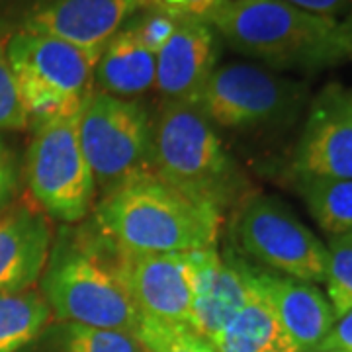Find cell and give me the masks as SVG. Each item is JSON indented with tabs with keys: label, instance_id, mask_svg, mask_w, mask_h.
<instances>
[{
	"label": "cell",
	"instance_id": "1",
	"mask_svg": "<svg viewBox=\"0 0 352 352\" xmlns=\"http://www.w3.org/2000/svg\"><path fill=\"white\" fill-rule=\"evenodd\" d=\"M217 210L153 170L129 176L94 206L98 235L122 252H194L217 247Z\"/></svg>",
	"mask_w": 352,
	"mask_h": 352
},
{
	"label": "cell",
	"instance_id": "2",
	"mask_svg": "<svg viewBox=\"0 0 352 352\" xmlns=\"http://www.w3.org/2000/svg\"><path fill=\"white\" fill-rule=\"evenodd\" d=\"M210 24L231 50L276 73L314 75L344 63L339 20L286 0H233L219 6Z\"/></svg>",
	"mask_w": 352,
	"mask_h": 352
},
{
	"label": "cell",
	"instance_id": "3",
	"mask_svg": "<svg viewBox=\"0 0 352 352\" xmlns=\"http://www.w3.org/2000/svg\"><path fill=\"white\" fill-rule=\"evenodd\" d=\"M151 170L221 215L252 194L215 126L194 102H161L153 118Z\"/></svg>",
	"mask_w": 352,
	"mask_h": 352
},
{
	"label": "cell",
	"instance_id": "4",
	"mask_svg": "<svg viewBox=\"0 0 352 352\" xmlns=\"http://www.w3.org/2000/svg\"><path fill=\"white\" fill-rule=\"evenodd\" d=\"M80 239L65 233L51 245L39 278L41 296L63 323L138 333L141 314L131 300L116 263V249L106 241Z\"/></svg>",
	"mask_w": 352,
	"mask_h": 352
},
{
	"label": "cell",
	"instance_id": "5",
	"mask_svg": "<svg viewBox=\"0 0 352 352\" xmlns=\"http://www.w3.org/2000/svg\"><path fill=\"white\" fill-rule=\"evenodd\" d=\"M4 47L32 126L80 116L96 90L94 69L100 53L20 30Z\"/></svg>",
	"mask_w": 352,
	"mask_h": 352
},
{
	"label": "cell",
	"instance_id": "6",
	"mask_svg": "<svg viewBox=\"0 0 352 352\" xmlns=\"http://www.w3.org/2000/svg\"><path fill=\"white\" fill-rule=\"evenodd\" d=\"M307 85L256 63L217 65L194 104L217 127L289 124L307 104Z\"/></svg>",
	"mask_w": 352,
	"mask_h": 352
},
{
	"label": "cell",
	"instance_id": "7",
	"mask_svg": "<svg viewBox=\"0 0 352 352\" xmlns=\"http://www.w3.org/2000/svg\"><path fill=\"white\" fill-rule=\"evenodd\" d=\"M78 139L96 188L151 170L153 118L143 102L94 90L78 116Z\"/></svg>",
	"mask_w": 352,
	"mask_h": 352
},
{
	"label": "cell",
	"instance_id": "8",
	"mask_svg": "<svg viewBox=\"0 0 352 352\" xmlns=\"http://www.w3.org/2000/svg\"><path fill=\"white\" fill-rule=\"evenodd\" d=\"M241 251L280 276L323 284L327 247L288 206L274 196L251 194L233 219Z\"/></svg>",
	"mask_w": 352,
	"mask_h": 352
},
{
	"label": "cell",
	"instance_id": "9",
	"mask_svg": "<svg viewBox=\"0 0 352 352\" xmlns=\"http://www.w3.org/2000/svg\"><path fill=\"white\" fill-rule=\"evenodd\" d=\"M25 180L45 214L82 221L94 208L96 182L78 139V116L36 124L25 155Z\"/></svg>",
	"mask_w": 352,
	"mask_h": 352
},
{
	"label": "cell",
	"instance_id": "10",
	"mask_svg": "<svg viewBox=\"0 0 352 352\" xmlns=\"http://www.w3.org/2000/svg\"><path fill=\"white\" fill-rule=\"evenodd\" d=\"M116 263L141 317L190 325L198 294L194 252H122Z\"/></svg>",
	"mask_w": 352,
	"mask_h": 352
},
{
	"label": "cell",
	"instance_id": "11",
	"mask_svg": "<svg viewBox=\"0 0 352 352\" xmlns=\"http://www.w3.org/2000/svg\"><path fill=\"white\" fill-rule=\"evenodd\" d=\"M294 166L298 176L352 178V90L331 82L311 98Z\"/></svg>",
	"mask_w": 352,
	"mask_h": 352
},
{
	"label": "cell",
	"instance_id": "12",
	"mask_svg": "<svg viewBox=\"0 0 352 352\" xmlns=\"http://www.w3.org/2000/svg\"><path fill=\"white\" fill-rule=\"evenodd\" d=\"M139 10H143L141 0H39L24 12L20 32L100 53Z\"/></svg>",
	"mask_w": 352,
	"mask_h": 352
},
{
	"label": "cell",
	"instance_id": "13",
	"mask_svg": "<svg viewBox=\"0 0 352 352\" xmlns=\"http://www.w3.org/2000/svg\"><path fill=\"white\" fill-rule=\"evenodd\" d=\"M198 294L190 327L212 340L239 314L252 294V266L239 254L217 247L196 251Z\"/></svg>",
	"mask_w": 352,
	"mask_h": 352
},
{
	"label": "cell",
	"instance_id": "14",
	"mask_svg": "<svg viewBox=\"0 0 352 352\" xmlns=\"http://www.w3.org/2000/svg\"><path fill=\"white\" fill-rule=\"evenodd\" d=\"M217 34L208 22H178L157 55L155 88L170 102H194L217 67Z\"/></svg>",
	"mask_w": 352,
	"mask_h": 352
},
{
	"label": "cell",
	"instance_id": "15",
	"mask_svg": "<svg viewBox=\"0 0 352 352\" xmlns=\"http://www.w3.org/2000/svg\"><path fill=\"white\" fill-rule=\"evenodd\" d=\"M256 288L272 305L280 325L298 352H315L337 321L325 292L317 284L252 270Z\"/></svg>",
	"mask_w": 352,
	"mask_h": 352
},
{
	"label": "cell",
	"instance_id": "16",
	"mask_svg": "<svg viewBox=\"0 0 352 352\" xmlns=\"http://www.w3.org/2000/svg\"><path fill=\"white\" fill-rule=\"evenodd\" d=\"M53 235L47 215L16 208L0 217V294L28 292L39 282Z\"/></svg>",
	"mask_w": 352,
	"mask_h": 352
},
{
	"label": "cell",
	"instance_id": "17",
	"mask_svg": "<svg viewBox=\"0 0 352 352\" xmlns=\"http://www.w3.org/2000/svg\"><path fill=\"white\" fill-rule=\"evenodd\" d=\"M157 55L139 39L127 22L102 47L94 69V87L118 98L138 100L155 88Z\"/></svg>",
	"mask_w": 352,
	"mask_h": 352
},
{
	"label": "cell",
	"instance_id": "18",
	"mask_svg": "<svg viewBox=\"0 0 352 352\" xmlns=\"http://www.w3.org/2000/svg\"><path fill=\"white\" fill-rule=\"evenodd\" d=\"M212 346L215 352H298L254 278L249 302L212 340Z\"/></svg>",
	"mask_w": 352,
	"mask_h": 352
},
{
	"label": "cell",
	"instance_id": "19",
	"mask_svg": "<svg viewBox=\"0 0 352 352\" xmlns=\"http://www.w3.org/2000/svg\"><path fill=\"white\" fill-rule=\"evenodd\" d=\"M298 190L314 221L327 237L352 231V178L298 176Z\"/></svg>",
	"mask_w": 352,
	"mask_h": 352
},
{
	"label": "cell",
	"instance_id": "20",
	"mask_svg": "<svg viewBox=\"0 0 352 352\" xmlns=\"http://www.w3.org/2000/svg\"><path fill=\"white\" fill-rule=\"evenodd\" d=\"M51 309L39 292L0 294V352H18L41 335Z\"/></svg>",
	"mask_w": 352,
	"mask_h": 352
},
{
	"label": "cell",
	"instance_id": "21",
	"mask_svg": "<svg viewBox=\"0 0 352 352\" xmlns=\"http://www.w3.org/2000/svg\"><path fill=\"white\" fill-rule=\"evenodd\" d=\"M57 352H147L138 335L118 331L63 323L57 333Z\"/></svg>",
	"mask_w": 352,
	"mask_h": 352
},
{
	"label": "cell",
	"instance_id": "22",
	"mask_svg": "<svg viewBox=\"0 0 352 352\" xmlns=\"http://www.w3.org/2000/svg\"><path fill=\"white\" fill-rule=\"evenodd\" d=\"M327 268H325V296L339 319L352 309V231L329 237Z\"/></svg>",
	"mask_w": 352,
	"mask_h": 352
},
{
	"label": "cell",
	"instance_id": "23",
	"mask_svg": "<svg viewBox=\"0 0 352 352\" xmlns=\"http://www.w3.org/2000/svg\"><path fill=\"white\" fill-rule=\"evenodd\" d=\"M135 335L147 352H215L210 340L182 323H164L141 317Z\"/></svg>",
	"mask_w": 352,
	"mask_h": 352
},
{
	"label": "cell",
	"instance_id": "24",
	"mask_svg": "<svg viewBox=\"0 0 352 352\" xmlns=\"http://www.w3.org/2000/svg\"><path fill=\"white\" fill-rule=\"evenodd\" d=\"M30 126L10 65L6 59L4 41H0V131H18Z\"/></svg>",
	"mask_w": 352,
	"mask_h": 352
},
{
	"label": "cell",
	"instance_id": "25",
	"mask_svg": "<svg viewBox=\"0 0 352 352\" xmlns=\"http://www.w3.org/2000/svg\"><path fill=\"white\" fill-rule=\"evenodd\" d=\"M143 10L161 12L175 18L176 22H212L219 10L221 0H141Z\"/></svg>",
	"mask_w": 352,
	"mask_h": 352
},
{
	"label": "cell",
	"instance_id": "26",
	"mask_svg": "<svg viewBox=\"0 0 352 352\" xmlns=\"http://www.w3.org/2000/svg\"><path fill=\"white\" fill-rule=\"evenodd\" d=\"M129 24L135 30L139 39L147 45V50H151L155 55H159V51L166 45V41L173 38L178 22H176L175 18L164 16L161 12L139 10L129 20Z\"/></svg>",
	"mask_w": 352,
	"mask_h": 352
},
{
	"label": "cell",
	"instance_id": "27",
	"mask_svg": "<svg viewBox=\"0 0 352 352\" xmlns=\"http://www.w3.org/2000/svg\"><path fill=\"white\" fill-rule=\"evenodd\" d=\"M18 161L14 151L0 139V212L12 201L18 190Z\"/></svg>",
	"mask_w": 352,
	"mask_h": 352
},
{
	"label": "cell",
	"instance_id": "28",
	"mask_svg": "<svg viewBox=\"0 0 352 352\" xmlns=\"http://www.w3.org/2000/svg\"><path fill=\"white\" fill-rule=\"evenodd\" d=\"M352 352V309L340 315L315 352Z\"/></svg>",
	"mask_w": 352,
	"mask_h": 352
},
{
	"label": "cell",
	"instance_id": "29",
	"mask_svg": "<svg viewBox=\"0 0 352 352\" xmlns=\"http://www.w3.org/2000/svg\"><path fill=\"white\" fill-rule=\"evenodd\" d=\"M286 2L302 8V10L333 18V20H340L352 4V0H286Z\"/></svg>",
	"mask_w": 352,
	"mask_h": 352
},
{
	"label": "cell",
	"instance_id": "30",
	"mask_svg": "<svg viewBox=\"0 0 352 352\" xmlns=\"http://www.w3.org/2000/svg\"><path fill=\"white\" fill-rule=\"evenodd\" d=\"M339 43L344 61H352V4L339 20Z\"/></svg>",
	"mask_w": 352,
	"mask_h": 352
},
{
	"label": "cell",
	"instance_id": "31",
	"mask_svg": "<svg viewBox=\"0 0 352 352\" xmlns=\"http://www.w3.org/2000/svg\"><path fill=\"white\" fill-rule=\"evenodd\" d=\"M227 2H233V0H221V6H223V4H227Z\"/></svg>",
	"mask_w": 352,
	"mask_h": 352
},
{
	"label": "cell",
	"instance_id": "32",
	"mask_svg": "<svg viewBox=\"0 0 352 352\" xmlns=\"http://www.w3.org/2000/svg\"><path fill=\"white\" fill-rule=\"evenodd\" d=\"M327 352H335V351H327Z\"/></svg>",
	"mask_w": 352,
	"mask_h": 352
}]
</instances>
